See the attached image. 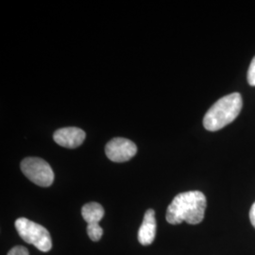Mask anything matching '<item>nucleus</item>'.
Masks as SVG:
<instances>
[{
    "instance_id": "nucleus-3",
    "label": "nucleus",
    "mask_w": 255,
    "mask_h": 255,
    "mask_svg": "<svg viewBox=\"0 0 255 255\" xmlns=\"http://www.w3.org/2000/svg\"><path fill=\"white\" fill-rule=\"evenodd\" d=\"M15 228L25 242L33 245L39 251L47 253L51 250V237L49 232L42 225L26 218H20L15 221Z\"/></svg>"
},
{
    "instance_id": "nucleus-10",
    "label": "nucleus",
    "mask_w": 255,
    "mask_h": 255,
    "mask_svg": "<svg viewBox=\"0 0 255 255\" xmlns=\"http://www.w3.org/2000/svg\"><path fill=\"white\" fill-rule=\"evenodd\" d=\"M7 255H29L27 248L24 246L13 247Z\"/></svg>"
},
{
    "instance_id": "nucleus-9",
    "label": "nucleus",
    "mask_w": 255,
    "mask_h": 255,
    "mask_svg": "<svg viewBox=\"0 0 255 255\" xmlns=\"http://www.w3.org/2000/svg\"><path fill=\"white\" fill-rule=\"evenodd\" d=\"M248 82L251 86L255 87V56L250 64V67L248 70Z\"/></svg>"
},
{
    "instance_id": "nucleus-7",
    "label": "nucleus",
    "mask_w": 255,
    "mask_h": 255,
    "mask_svg": "<svg viewBox=\"0 0 255 255\" xmlns=\"http://www.w3.org/2000/svg\"><path fill=\"white\" fill-rule=\"evenodd\" d=\"M156 237V219L154 210L146 212L142 225L138 232V241L143 246H148L154 241Z\"/></svg>"
},
{
    "instance_id": "nucleus-6",
    "label": "nucleus",
    "mask_w": 255,
    "mask_h": 255,
    "mask_svg": "<svg viewBox=\"0 0 255 255\" xmlns=\"http://www.w3.org/2000/svg\"><path fill=\"white\" fill-rule=\"evenodd\" d=\"M85 132L82 128L76 127L63 128L57 129L53 134L55 142L67 148H75L81 146L85 140Z\"/></svg>"
},
{
    "instance_id": "nucleus-2",
    "label": "nucleus",
    "mask_w": 255,
    "mask_h": 255,
    "mask_svg": "<svg viewBox=\"0 0 255 255\" xmlns=\"http://www.w3.org/2000/svg\"><path fill=\"white\" fill-rule=\"evenodd\" d=\"M243 101L239 93L227 95L217 101L206 113L203 126L209 131H217L237 119L242 109Z\"/></svg>"
},
{
    "instance_id": "nucleus-4",
    "label": "nucleus",
    "mask_w": 255,
    "mask_h": 255,
    "mask_svg": "<svg viewBox=\"0 0 255 255\" xmlns=\"http://www.w3.org/2000/svg\"><path fill=\"white\" fill-rule=\"evenodd\" d=\"M20 166L27 179L37 185L48 187L53 183V170L45 160L37 157H28L22 161Z\"/></svg>"
},
{
    "instance_id": "nucleus-5",
    "label": "nucleus",
    "mask_w": 255,
    "mask_h": 255,
    "mask_svg": "<svg viewBox=\"0 0 255 255\" xmlns=\"http://www.w3.org/2000/svg\"><path fill=\"white\" fill-rule=\"evenodd\" d=\"M137 146L132 141L126 138H114L105 146V153L111 161L123 163L130 160L136 154Z\"/></svg>"
},
{
    "instance_id": "nucleus-11",
    "label": "nucleus",
    "mask_w": 255,
    "mask_h": 255,
    "mask_svg": "<svg viewBox=\"0 0 255 255\" xmlns=\"http://www.w3.org/2000/svg\"><path fill=\"white\" fill-rule=\"evenodd\" d=\"M250 220L252 222V225L255 228V202L250 210Z\"/></svg>"
},
{
    "instance_id": "nucleus-1",
    "label": "nucleus",
    "mask_w": 255,
    "mask_h": 255,
    "mask_svg": "<svg viewBox=\"0 0 255 255\" xmlns=\"http://www.w3.org/2000/svg\"><path fill=\"white\" fill-rule=\"evenodd\" d=\"M206 206V197L202 192H183L177 195L169 204L165 219L172 225L182 222L197 225L204 219Z\"/></svg>"
},
{
    "instance_id": "nucleus-8",
    "label": "nucleus",
    "mask_w": 255,
    "mask_h": 255,
    "mask_svg": "<svg viewBox=\"0 0 255 255\" xmlns=\"http://www.w3.org/2000/svg\"><path fill=\"white\" fill-rule=\"evenodd\" d=\"M82 216L88 226L100 225V221L104 217V209L98 202H89L82 207Z\"/></svg>"
}]
</instances>
